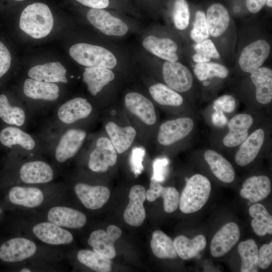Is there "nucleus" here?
<instances>
[{"mask_svg":"<svg viewBox=\"0 0 272 272\" xmlns=\"http://www.w3.org/2000/svg\"><path fill=\"white\" fill-rule=\"evenodd\" d=\"M268 117L266 110L249 108L233 115L223 128L213 130L210 139L212 147L216 150L235 151L250 133Z\"/></svg>","mask_w":272,"mask_h":272,"instance_id":"nucleus-1","label":"nucleus"},{"mask_svg":"<svg viewBox=\"0 0 272 272\" xmlns=\"http://www.w3.org/2000/svg\"><path fill=\"white\" fill-rule=\"evenodd\" d=\"M271 122L268 117L253 130L234 151V161L240 167L253 162L270 145Z\"/></svg>","mask_w":272,"mask_h":272,"instance_id":"nucleus-2","label":"nucleus"},{"mask_svg":"<svg viewBox=\"0 0 272 272\" xmlns=\"http://www.w3.org/2000/svg\"><path fill=\"white\" fill-rule=\"evenodd\" d=\"M53 23L49 7L43 3H35L28 5L22 12L19 27L32 38L40 39L50 33Z\"/></svg>","mask_w":272,"mask_h":272,"instance_id":"nucleus-3","label":"nucleus"},{"mask_svg":"<svg viewBox=\"0 0 272 272\" xmlns=\"http://www.w3.org/2000/svg\"><path fill=\"white\" fill-rule=\"evenodd\" d=\"M196 116L187 114L164 122L158 132L159 144L168 147L185 140L193 139L197 128Z\"/></svg>","mask_w":272,"mask_h":272,"instance_id":"nucleus-4","label":"nucleus"},{"mask_svg":"<svg viewBox=\"0 0 272 272\" xmlns=\"http://www.w3.org/2000/svg\"><path fill=\"white\" fill-rule=\"evenodd\" d=\"M186 185L179 199L180 210L184 214L196 212L208 201L211 190L209 179L200 174L186 178Z\"/></svg>","mask_w":272,"mask_h":272,"instance_id":"nucleus-5","label":"nucleus"},{"mask_svg":"<svg viewBox=\"0 0 272 272\" xmlns=\"http://www.w3.org/2000/svg\"><path fill=\"white\" fill-rule=\"evenodd\" d=\"M253 86L252 95L244 103L248 108L266 110L272 101V70L260 67L249 74Z\"/></svg>","mask_w":272,"mask_h":272,"instance_id":"nucleus-6","label":"nucleus"},{"mask_svg":"<svg viewBox=\"0 0 272 272\" xmlns=\"http://www.w3.org/2000/svg\"><path fill=\"white\" fill-rule=\"evenodd\" d=\"M69 53L77 62L87 67L112 69L117 64L113 54L100 46L79 43L71 47Z\"/></svg>","mask_w":272,"mask_h":272,"instance_id":"nucleus-7","label":"nucleus"},{"mask_svg":"<svg viewBox=\"0 0 272 272\" xmlns=\"http://www.w3.org/2000/svg\"><path fill=\"white\" fill-rule=\"evenodd\" d=\"M162 76L166 85L178 93L188 92L193 88L192 73L177 61H166L162 67Z\"/></svg>","mask_w":272,"mask_h":272,"instance_id":"nucleus-8","label":"nucleus"},{"mask_svg":"<svg viewBox=\"0 0 272 272\" xmlns=\"http://www.w3.org/2000/svg\"><path fill=\"white\" fill-rule=\"evenodd\" d=\"M270 46L267 41L258 39L246 46L239 57L238 64L241 71L250 74L261 67L268 57Z\"/></svg>","mask_w":272,"mask_h":272,"instance_id":"nucleus-9","label":"nucleus"},{"mask_svg":"<svg viewBox=\"0 0 272 272\" xmlns=\"http://www.w3.org/2000/svg\"><path fill=\"white\" fill-rule=\"evenodd\" d=\"M87 18L92 25L106 35L121 36L128 31V27L124 22L102 9L91 8Z\"/></svg>","mask_w":272,"mask_h":272,"instance_id":"nucleus-10","label":"nucleus"},{"mask_svg":"<svg viewBox=\"0 0 272 272\" xmlns=\"http://www.w3.org/2000/svg\"><path fill=\"white\" fill-rule=\"evenodd\" d=\"M117 153L109 139L106 137L99 138L95 148L90 154L89 168L94 172H106L116 163Z\"/></svg>","mask_w":272,"mask_h":272,"instance_id":"nucleus-11","label":"nucleus"},{"mask_svg":"<svg viewBox=\"0 0 272 272\" xmlns=\"http://www.w3.org/2000/svg\"><path fill=\"white\" fill-rule=\"evenodd\" d=\"M122 234L121 230L116 226L109 225L105 231L99 229L92 232L88 239V243L93 251L109 259L116 256L114 242Z\"/></svg>","mask_w":272,"mask_h":272,"instance_id":"nucleus-12","label":"nucleus"},{"mask_svg":"<svg viewBox=\"0 0 272 272\" xmlns=\"http://www.w3.org/2000/svg\"><path fill=\"white\" fill-rule=\"evenodd\" d=\"M36 249L32 241L22 237L14 238L0 247V258L9 262L21 261L33 256Z\"/></svg>","mask_w":272,"mask_h":272,"instance_id":"nucleus-13","label":"nucleus"},{"mask_svg":"<svg viewBox=\"0 0 272 272\" xmlns=\"http://www.w3.org/2000/svg\"><path fill=\"white\" fill-rule=\"evenodd\" d=\"M146 191L141 185L133 186L129 191V203L123 213L125 222L130 226L141 225L146 218L144 202L146 199Z\"/></svg>","mask_w":272,"mask_h":272,"instance_id":"nucleus-14","label":"nucleus"},{"mask_svg":"<svg viewBox=\"0 0 272 272\" xmlns=\"http://www.w3.org/2000/svg\"><path fill=\"white\" fill-rule=\"evenodd\" d=\"M240 238V230L234 222H229L214 236L211 243L212 255L215 257L223 256L237 243Z\"/></svg>","mask_w":272,"mask_h":272,"instance_id":"nucleus-15","label":"nucleus"},{"mask_svg":"<svg viewBox=\"0 0 272 272\" xmlns=\"http://www.w3.org/2000/svg\"><path fill=\"white\" fill-rule=\"evenodd\" d=\"M202 156L213 175L220 181L230 183L235 177L234 169L220 153L213 148L204 149Z\"/></svg>","mask_w":272,"mask_h":272,"instance_id":"nucleus-16","label":"nucleus"},{"mask_svg":"<svg viewBox=\"0 0 272 272\" xmlns=\"http://www.w3.org/2000/svg\"><path fill=\"white\" fill-rule=\"evenodd\" d=\"M125 105L131 113L148 125H153L157 121V116L153 103L147 98L137 92H129L124 98Z\"/></svg>","mask_w":272,"mask_h":272,"instance_id":"nucleus-17","label":"nucleus"},{"mask_svg":"<svg viewBox=\"0 0 272 272\" xmlns=\"http://www.w3.org/2000/svg\"><path fill=\"white\" fill-rule=\"evenodd\" d=\"M75 191L83 205L91 210L102 208L108 200L110 195L109 189L104 186H91L79 183L75 186Z\"/></svg>","mask_w":272,"mask_h":272,"instance_id":"nucleus-18","label":"nucleus"},{"mask_svg":"<svg viewBox=\"0 0 272 272\" xmlns=\"http://www.w3.org/2000/svg\"><path fill=\"white\" fill-rule=\"evenodd\" d=\"M86 136L85 131L71 129L61 137L55 150V158L63 162L74 156L80 149Z\"/></svg>","mask_w":272,"mask_h":272,"instance_id":"nucleus-19","label":"nucleus"},{"mask_svg":"<svg viewBox=\"0 0 272 272\" xmlns=\"http://www.w3.org/2000/svg\"><path fill=\"white\" fill-rule=\"evenodd\" d=\"M271 191V182L266 175H253L243 183L240 191L241 196L256 203L265 199Z\"/></svg>","mask_w":272,"mask_h":272,"instance_id":"nucleus-20","label":"nucleus"},{"mask_svg":"<svg viewBox=\"0 0 272 272\" xmlns=\"http://www.w3.org/2000/svg\"><path fill=\"white\" fill-rule=\"evenodd\" d=\"M48 220L62 227L78 229L83 227L87 222L84 214L75 209L57 206L51 208L47 215Z\"/></svg>","mask_w":272,"mask_h":272,"instance_id":"nucleus-21","label":"nucleus"},{"mask_svg":"<svg viewBox=\"0 0 272 272\" xmlns=\"http://www.w3.org/2000/svg\"><path fill=\"white\" fill-rule=\"evenodd\" d=\"M32 230L37 238L48 244H68L73 240L71 233L50 222L39 223Z\"/></svg>","mask_w":272,"mask_h":272,"instance_id":"nucleus-22","label":"nucleus"},{"mask_svg":"<svg viewBox=\"0 0 272 272\" xmlns=\"http://www.w3.org/2000/svg\"><path fill=\"white\" fill-rule=\"evenodd\" d=\"M92 107L87 99L75 98L70 100L59 108L57 112L59 119L65 124H71L87 117L91 113Z\"/></svg>","mask_w":272,"mask_h":272,"instance_id":"nucleus-23","label":"nucleus"},{"mask_svg":"<svg viewBox=\"0 0 272 272\" xmlns=\"http://www.w3.org/2000/svg\"><path fill=\"white\" fill-rule=\"evenodd\" d=\"M143 45L147 51L166 61H177L178 59L177 44L172 39L149 36L144 38Z\"/></svg>","mask_w":272,"mask_h":272,"instance_id":"nucleus-24","label":"nucleus"},{"mask_svg":"<svg viewBox=\"0 0 272 272\" xmlns=\"http://www.w3.org/2000/svg\"><path fill=\"white\" fill-rule=\"evenodd\" d=\"M20 175L22 181L26 183H44L52 180L53 172L47 163L41 161H35L23 165Z\"/></svg>","mask_w":272,"mask_h":272,"instance_id":"nucleus-25","label":"nucleus"},{"mask_svg":"<svg viewBox=\"0 0 272 272\" xmlns=\"http://www.w3.org/2000/svg\"><path fill=\"white\" fill-rule=\"evenodd\" d=\"M206 19L209 35L214 37L222 35L228 28L230 21L228 10L219 3L214 4L208 8Z\"/></svg>","mask_w":272,"mask_h":272,"instance_id":"nucleus-26","label":"nucleus"},{"mask_svg":"<svg viewBox=\"0 0 272 272\" xmlns=\"http://www.w3.org/2000/svg\"><path fill=\"white\" fill-rule=\"evenodd\" d=\"M66 70L59 62H51L31 68L28 76L33 79L48 83H67Z\"/></svg>","mask_w":272,"mask_h":272,"instance_id":"nucleus-27","label":"nucleus"},{"mask_svg":"<svg viewBox=\"0 0 272 272\" xmlns=\"http://www.w3.org/2000/svg\"><path fill=\"white\" fill-rule=\"evenodd\" d=\"M109 140L118 154H122L128 149L137 135L135 129L132 126L120 127L112 121L105 126Z\"/></svg>","mask_w":272,"mask_h":272,"instance_id":"nucleus-28","label":"nucleus"},{"mask_svg":"<svg viewBox=\"0 0 272 272\" xmlns=\"http://www.w3.org/2000/svg\"><path fill=\"white\" fill-rule=\"evenodd\" d=\"M146 195L149 201H154L162 197L164 210L168 213L174 212L179 206L180 194L177 190L173 187H163L156 181H151Z\"/></svg>","mask_w":272,"mask_h":272,"instance_id":"nucleus-29","label":"nucleus"},{"mask_svg":"<svg viewBox=\"0 0 272 272\" xmlns=\"http://www.w3.org/2000/svg\"><path fill=\"white\" fill-rule=\"evenodd\" d=\"M24 93L29 98L47 101H55L59 97V89L54 83L27 79L24 84Z\"/></svg>","mask_w":272,"mask_h":272,"instance_id":"nucleus-30","label":"nucleus"},{"mask_svg":"<svg viewBox=\"0 0 272 272\" xmlns=\"http://www.w3.org/2000/svg\"><path fill=\"white\" fill-rule=\"evenodd\" d=\"M83 76L89 91L94 96L115 78L114 74L110 69L102 67H86Z\"/></svg>","mask_w":272,"mask_h":272,"instance_id":"nucleus-31","label":"nucleus"},{"mask_svg":"<svg viewBox=\"0 0 272 272\" xmlns=\"http://www.w3.org/2000/svg\"><path fill=\"white\" fill-rule=\"evenodd\" d=\"M9 197L13 204L27 208L38 207L44 200L42 191L32 187L15 186L10 190Z\"/></svg>","mask_w":272,"mask_h":272,"instance_id":"nucleus-32","label":"nucleus"},{"mask_svg":"<svg viewBox=\"0 0 272 272\" xmlns=\"http://www.w3.org/2000/svg\"><path fill=\"white\" fill-rule=\"evenodd\" d=\"M173 243L177 255L185 260L196 256L207 244L206 239L202 235H198L192 239L179 235L174 239Z\"/></svg>","mask_w":272,"mask_h":272,"instance_id":"nucleus-33","label":"nucleus"},{"mask_svg":"<svg viewBox=\"0 0 272 272\" xmlns=\"http://www.w3.org/2000/svg\"><path fill=\"white\" fill-rule=\"evenodd\" d=\"M149 92L153 99L162 106L180 108L185 104L183 96L166 85L162 83L154 84L150 87Z\"/></svg>","mask_w":272,"mask_h":272,"instance_id":"nucleus-34","label":"nucleus"},{"mask_svg":"<svg viewBox=\"0 0 272 272\" xmlns=\"http://www.w3.org/2000/svg\"><path fill=\"white\" fill-rule=\"evenodd\" d=\"M249 214L253 218L251 226L254 233L259 236L272 233V217L266 208L260 203H255L249 209Z\"/></svg>","mask_w":272,"mask_h":272,"instance_id":"nucleus-35","label":"nucleus"},{"mask_svg":"<svg viewBox=\"0 0 272 272\" xmlns=\"http://www.w3.org/2000/svg\"><path fill=\"white\" fill-rule=\"evenodd\" d=\"M193 72L198 80L203 82L205 86H207L210 80L213 78L225 79L229 75V71L225 65L210 61L196 63Z\"/></svg>","mask_w":272,"mask_h":272,"instance_id":"nucleus-36","label":"nucleus"},{"mask_svg":"<svg viewBox=\"0 0 272 272\" xmlns=\"http://www.w3.org/2000/svg\"><path fill=\"white\" fill-rule=\"evenodd\" d=\"M154 254L159 258H176L178 255L171 238L160 230L154 231L150 242Z\"/></svg>","mask_w":272,"mask_h":272,"instance_id":"nucleus-37","label":"nucleus"},{"mask_svg":"<svg viewBox=\"0 0 272 272\" xmlns=\"http://www.w3.org/2000/svg\"><path fill=\"white\" fill-rule=\"evenodd\" d=\"M238 251L241 259V272H257L258 247L255 241L247 239L239 243Z\"/></svg>","mask_w":272,"mask_h":272,"instance_id":"nucleus-38","label":"nucleus"},{"mask_svg":"<svg viewBox=\"0 0 272 272\" xmlns=\"http://www.w3.org/2000/svg\"><path fill=\"white\" fill-rule=\"evenodd\" d=\"M0 141L5 146L19 145L27 150H32L35 146V141L29 134L16 127L4 128L0 132Z\"/></svg>","mask_w":272,"mask_h":272,"instance_id":"nucleus-39","label":"nucleus"},{"mask_svg":"<svg viewBox=\"0 0 272 272\" xmlns=\"http://www.w3.org/2000/svg\"><path fill=\"white\" fill-rule=\"evenodd\" d=\"M79 261L98 272H109L111 270L112 262L110 259L90 250H81L77 254Z\"/></svg>","mask_w":272,"mask_h":272,"instance_id":"nucleus-40","label":"nucleus"},{"mask_svg":"<svg viewBox=\"0 0 272 272\" xmlns=\"http://www.w3.org/2000/svg\"><path fill=\"white\" fill-rule=\"evenodd\" d=\"M0 118L7 124L22 125L25 120L24 110L17 106H12L7 96L4 94L0 95Z\"/></svg>","mask_w":272,"mask_h":272,"instance_id":"nucleus-41","label":"nucleus"},{"mask_svg":"<svg viewBox=\"0 0 272 272\" xmlns=\"http://www.w3.org/2000/svg\"><path fill=\"white\" fill-rule=\"evenodd\" d=\"M193 48L195 53L192 56V59L196 63L209 62L211 58H220V54L214 43L210 39L196 43Z\"/></svg>","mask_w":272,"mask_h":272,"instance_id":"nucleus-42","label":"nucleus"},{"mask_svg":"<svg viewBox=\"0 0 272 272\" xmlns=\"http://www.w3.org/2000/svg\"><path fill=\"white\" fill-rule=\"evenodd\" d=\"M172 18L175 27L180 30L185 29L189 25L190 13L185 0H175L174 3Z\"/></svg>","mask_w":272,"mask_h":272,"instance_id":"nucleus-43","label":"nucleus"},{"mask_svg":"<svg viewBox=\"0 0 272 272\" xmlns=\"http://www.w3.org/2000/svg\"><path fill=\"white\" fill-rule=\"evenodd\" d=\"M190 37L196 43L200 42L209 37L206 15L201 11L195 13L192 29L190 31Z\"/></svg>","mask_w":272,"mask_h":272,"instance_id":"nucleus-44","label":"nucleus"},{"mask_svg":"<svg viewBox=\"0 0 272 272\" xmlns=\"http://www.w3.org/2000/svg\"><path fill=\"white\" fill-rule=\"evenodd\" d=\"M204 112L206 121L213 130L223 128L229 119L224 112L212 104L207 108Z\"/></svg>","mask_w":272,"mask_h":272,"instance_id":"nucleus-45","label":"nucleus"},{"mask_svg":"<svg viewBox=\"0 0 272 272\" xmlns=\"http://www.w3.org/2000/svg\"><path fill=\"white\" fill-rule=\"evenodd\" d=\"M211 104L222 110L229 118L234 115L237 108L235 97L228 94L218 97Z\"/></svg>","mask_w":272,"mask_h":272,"instance_id":"nucleus-46","label":"nucleus"},{"mask_svg":"<svg viewBox=\"0 0 272 272\" xmlns=\"http://www.w3.org/2000/svg\"><path fill=\"white\" fill-rule=\"evenodd\" d=\"M145 153V150L143 147H134L131 150L130 164L131 170L135 177L141 174L144 170L143 161Z\"/></svg>","mask_w":272,"mask_h":272,"instance_id":"nucleus-47","label":"nucleus"},{"mask_svg":"<svg viewBox=\"0 0 272 272\" xmlns=\"http://www.w3.org/2000/svg\"><path fill=\"white\" fill-rule=\"evenodd\" d=\"M168 163L169 161L166 158H157L153 161V174L151 181L160 183L165 180Z\"/></svg>","mask_w":272,"mask_h":272,"instance_id":"nucleus-48","label":"nucleus"},{"mask_svg":"<svg viewBox=\"0 0 272 272\" xmlns=\"http://www.w3.org/2000/svg\"><path fill=\"white\" fill-rule=\"evenodd\" d=\"M272 262V242L262 245L258 251V266L261 269L267 268Z\"/></svg>","mask_w":272,"mask_h":272,"instance_id":"nucleus-49","label":"nucleus"},{"mask_svg":"<svg viewBox=\"0 0 272 272\" xmlns=\"http://www.w3.org/2000/svg\"><path fill=\"white\" fill-rule=\"evenodd\" d=\"M11 62V56L8 49L0 41V78L9 70Z\"/></svg>","mask_w":272,"mask_h":272,"instance_id":"nucleus-50","label":"nucleus"},{"mask_svg":"<svg viewBox=\"0 0 272 272\" xmlns=\"http://www.w3.org/2000/svg\"><path fill=\"white\" fill-rule=\"evenodd\" d=\"M82 5L93 9H104L109 4V0H76Z\"/></svg>","mask_w":272,"mask_h":272,"instance_id":"nucleus-51","label":"nucleus"},{"mask_svg":"<svg viewBox=\"0 0 272 272\" xmlns=\"http://www.w3.org/2000/svg\"><path fill=\"white\" fill-rule=\"evenodd\" d=\"M266 0H246V7L250 12L258 13L264 6Z\"/></svg>","mask_w":272,"mask_h":272,"instance_id":"nucleus-52","label":"nucleus"},{"mask_svg":"<svg viewBox=\"0 0 272 272\" xmlns=\"http://www.w3.org/2000/svg\"><path fill=\"white\" fill-rule=\"evenodd\" d=\"M266 4L268 7H272V0H266Z\"/></svg>","mask_w":272,"mask_h":272,"instance_id":"nucleus-53","label":"nucleus"},{"mask_svg":"<svg viewBox=\"0 0 272 272\" xmlns=\"http://www.w3.org/2000/svg\"><path fill=\"white\" fill-rule=\"evenodd\" d=\"M21 272H30L31 270L27 268H24L20 270Z\"/></svg>","mask_w":272,"mask_h":272,"instance_id":"nucleus-54","label":"nucleus"},{"mask_svg":"<svg viewBox=\"0 0 272 272\" xmlns=\"http://www.w3.org/2000/svg\"><path fill=\"white\" fill-rule=\"evenodd\" d=\"M15 1H24V0H15Z\"/></svg>","mask_w":272,"mask_h":272,"instance_id":"nucleus-55","label":"nucleus"},{"mask_svg":"<svg viewBox=\"0 0 272 272\" xmlns=\"http://www.w3.org/2000/svg\"><path fill=\"white\" fill-rule=\"evenodd\" d=\"M1 209H0V214H1Z\"/></svg>","mask_w":272,"mask_h":272,"instance_id":"nucleus-56","label":"nucleus"}]
</instances>
